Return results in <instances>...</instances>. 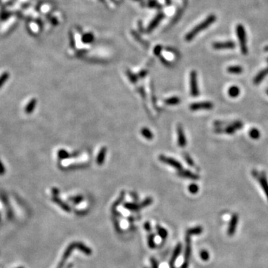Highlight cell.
<instances>
[{"instance_id":"83f0119b","label":"cell","mask_w":268,"mask_h":268,"mask_svg":"<svg viewBox=\"0 0 268 268\" xmlns=\"http://www.w3.org/2000/svg\"><path fill=\"white\" fill-rule=\"evenodd\" d=\"M127 75H128L129 79H130L132 82H133V83L137 80V78H136V76L134 75L133 74L130 73V72H127Z\"/></svg>"},{"instance_id":"5b68a950","label":"cell","mask_w":268,"mask_h":268,"mask_svg":"<svg viewBox=\"0 0 268 268\" xmlns=\"http://www.w3.org/2000/svg\"><path fill=\"white\" fill-rule=\"evenodd\" d=\"M212 108H213V104L208 101L194 103L190 105V110L193 111L200 110H212Z\"/></svg>"},{"instance_id":"3957f363","label":"cell","mask_w":268,"mask_h":268,"mask_svg":"<svg viewBox=\"0 0 268 268\" xmlns=\"http://www.w3.org/2000/svg\"><path fill=\"white\" fill-rule=\"evenodd\" d=\"M190 88L191 96L198 97L199 96V89L198 84V74L195 71H192L190 73Z\"/></svg>"},{"instance_id":"836d02e7","label":"cell","mask_w":268,"mask_h":268,"mask_svg":"<svg viewBox=\"0 0 268 268\" xmlns=\"http://www.w3.org/2000/svg\"><path fill=\"white\" fill-rule=\"evenodd\" d=\"M267 61H268V60H267Z\"/></svg>"},{"instance_id":"d4e9b609","label":"cell","mask_w":268,"mask_h":268,"mask_svg":"<svg viewBox=\"0 0 268 268\" xmlns=\"http://www.w3.org/2000/svg\"><path fill=\"white\" fill-rule=\"evenodd\" d=\"M58 157L61 159L68 158L69 157V154L64 150H60V151H58Z\"/></svg>"},{"instance_id":"6da1fadb","label":"cell","mask_w":268,"mask_h":268,"mask_svg":"<svg viewBox=\"0 0 268 268\" xmlns=\"http://www.w3.org/2000/svg\"><path fill=\"white\" fill-rule=\"evenodd\" d=\"M215 19H216V17H215V15H210V16H208L203 22H200L199 25H197L196 27H195V28L191 30V32L186 35L185 40H186L187 41L191 40L195 37L198 34H199L201 31H203V29L206 28L207 27L209 26L212 22H215Z\"/></svg>"},{"instance_id":"30bf717a","label":"cell","mask_w":268,"mask_h":268,"mask_svg":"<svg viewBox=\"0 0 268 268\" xmlns=\"http://www.w3.org/2000/svg\"><path fill=\"white\" fill-rule=\"evenodd\" d=\"M106 153H107V148L105 147H103L101 148L98 154L97 159H96V162L98 165H102L104 162V159L106 157Z\"/></svg>"},{"instance_id":"f546056e","label":"cell","mask_w":268,"mask_h":268,"mask_svg":"<svg viewBox=\"0 0 268 268\" xmlns=\"http://www.w3.org/2000/svg\"><path fill=\"white\" fill-rule=\"evenodd\" d=\"M159 229V232H160V235H162L163 237H165V236H166L167 232H165V231L164 230V229Z\"/></svg>"},{"instance_id":"4dcf8cb0","label":"cell","mask_w":268,"mask_h":268,"mask_svg":"<svg viewBox=\"0 0 268 268\" xmlns=\"http://www.w3.org/2000/svg\"><path fill=\"white\" fill-rule=\"evenodd\" d=\"M82 200V198L81 197H78V198H72V199H71V200H72V201H74V202L75 203H78V202H79V201H80Z\"/></svg>"},{"instance_id":"5bb4252c","label":"cell","mask_w":268,"mask_h":268,"mask_svg":"<svg viewBox=\"0 0 268 268\" xmlns=\"http://www.w3.org/2000/svg\"><path fill=\"white\" fill-rule=\"evenodd\" d=\"M228 94L231 98H236L240 94V89L236 86H232L229 87L228 90Z\"/></svg>"},{"instance_id":"7a4b0ae2","label":"cell","mask_w":268,"mask_h":268,"mask_svg":"<svg viewBox=\"0 0 268 268\" xmlns=\"http://www.w3.org/2000/svg\"><path fill=\"white\" fill-rule=\"evenodd\" d=\"M236 33L238 35V38L240 41L241 50L243 55H246L247 53V47H246V39L245 29L243 25L238 24L236 26Z\"/></svg>"},{"instance_id":"52a82bcc","label":"cell","mask_w":268,"mask_h":268,"mask_svg":"<svg viewBox=\"0 0 268 268\" xmlns=\"http://www.w3.org/2000/svg\"><path fill=\"white\" fill-rule=\"evenodd\" d=\"M238 219H239V217L237 214H234L232 215V218L230 219V222H229V227H228V230H227V234L229 235V236H232V235L235 234V230H236L237 228V224H238Z\"/></svg>"},{"instance_id":"7402d4cb","label":"cell","mask_w":268,"mask_h":268,"mask_svg":"<svg viewBox=\"0 0 268 268\" xmlns=\"http://www.w3.org/2000/svg\"><path fill=\"white\" fill-rule=\"evenodd\" d=\"M198 189H199V188H198V185H196V184H191L189 185V187H188V191L191 194H196V193H198Z\"/></svg>"},{"instance_id":"ac0fdd59","label":"cell","mask_w":268,"mask_h":268,"mask_svg":"<svg viewBox=\"0 0 268 268\" xmlns=\"http://www.w3.org/2000/svg\"><path fill=\"white\" fill-rule=\"evenodd\" d=\"M141 133H142V135L144 138L147 139L151 140V139H152L153 137H154V136H153V133H151V130H149V129L146 128V127L142 129Z\"/></svg>"},{"instance_id":"484cf974","label":"cell","mask_w":268,"mask_h":268,"mask_svg":"<svg viewBox=\"0 0 268 268\" xmlns=\"http://www.w3.org/2000/svg\"><path fill=\"white\" fill-rule=\"evenodd\" d=\"M200 258L204 261H207L209 259V253L206 250H203L200 252Z\"/></svg>"},{"instance_id":"d6986e66","label":"cell","mask_w":268,"mask_h":268,"mask_svg":"<svg viewBox=\"0 0 268 268\" xmlns=\"http://www.w3.org/2000/svg\"><path fill=\"white\" fill-rule=\"evenodd\" d=\"M249 135L253 139H258L260 137V132L258 129L256 128H252L249 132Z\"/></svg>"},{"instance_id":"8fae6325","label":"cell","mask_w":268,"mask_h":268,"mask_svg":"<svg viewBox=\"0 0 268 268\" xmlns=\"http://www.w3.org/2000/svg\"><path fill=\"white\" fill-rule=\"evenodd\" d=\"M267 75H268V67L266 68V69H263V70H262L260 72H259V74H258L256 76V78H254V80H253V82H254V84H256V85L259 84V83H260V82L262 81L264 78L265 76Z\"/></svg>"},{"instance_id":"277c9868","label":"cell","mask_w":268,"mask_h":268,"mask_svg":"<svg viewBox=\"0 0 268 268\" xmlns=\"http://www.w3.org/2000/svg\"><path fill=\"white\" fill-rule=\"evenodd\" d=\"M160 160L161 162L165 163V164H168V165H171V166H172L173 168H174L175 169L180 170V171L182 170V165H181V163L179 162L178 161H177V160H174V159L171 158V157H165V156H164V155H160Z\"/></svg>"},{"instance_id":"ba28073f","label":"cell","mask_w":268,"mask_h":268,"mask_svg":"<svg viewBox=\"0 0 268 268\" xmlns=\"http://www.w3.org/2000/svg\"><path fill=\"white\" fill-rule=\"evenodd\" d=\"M191 235H187L186 237V248H185V260H184V264L182 265V268H187L188 266V261H189L190 256H191V239H190Z\"/></svg>"},{"instance_id":"4fadbf2b","label":"cell","mask_w":268,"mask_h":268,"mask_svg":"<svg viewBox=\"0 0 268 268\" xmlns=\"http://www.w3.org/2000/svg\"><path fill=\"white\" fill-rule=\"evenodd\" d=\"M259 182H260L261 185H262V187L263 188L264 191L265 195H266L267 198V200H268V182H267V181L266 177H265L264 175H262L261 177H259Z\"/></svg>"},{"instance_id":"1f68e13d","label":"cell","mask_w":268,"mask_h":268,"mask_svg":"<svg viewBox=\"0 0 268 268\" xmlns=\"http://www.w3.org/2000/svg\"><path fill=\"white\" fill-rule=\"evenodd\" d=\"M267 94H268V89H267Z\"/></svg>"},{"instance_id":"e0dca14e","label":"cell","mask_w":268,"mask_h":268,"mask_svg":"<svg viewBox=\"0 0 268 268\" xmlns=\"http://www.w3.org/2000/svg\"><path fill=\"white\" fill-rule=\"evenodd\" d=\"M36 104H37L36 99H32V100L30 101L29 103H28L26 106V108H25V112H26L28 114H29V113H32V112L34 110V109Z\"/></svg>"},{"instance_id":"ffe728a7","label":"cell","mask_w":268,"mask_h":268,"mask_svg":"<svg viewBox=\"0 0 268 268\" xmlns=\"http://www.w3.org/2000/svg\"><path fill=\"white\" fill-rule=\"evenodd\" d=\"M180 102V99L177 97H171L165 101V103L168 105H176Z\"/></svg>"},{"instance_id":"f1b7e54d","label":"cell","mask_w":268,"mask_h":268,"mask_svg":"<svg viewBox=\"0 0 268 268\" xmlns=\"http://www.w3.org/2000/svg\"><path fill=\"white\" fill-rule=\"evenodd\" d=\"M4 172H5V168H4V166H3V165L2 164V162H0V174L2 175V174H4Z\"/></svg>"},{"instance_id":"603a6c76","label":"cell","mask_w":268,"mask_h":268,"mask_svg":"<svg viewBox=\"0 0 268 268\" xmlns=\"http://www.w3.org/2000/svg\"><path fill=\"white\" fill-rule=\"evenodd\" d=\"M8 78H9L8 73L5 72V73L2 74V75H1V77H0V87H1V86L4 84V83L8 80Z\"/></svg>"},{"instance_id":"4316f807","label":"cell","mask_w":268,"mask_h":268,"mask_svg":"<svg viewBox=\"0 0 268 268\" xmlns=\"http://www.w3.org/2000/svg\"><path fill=\"white\" fill-rule=\"evenodd\" d=\"M184 158H185V160H186L187 163H188V165H194V162H193L192 159L191 158V157H190V156L188 155V154H184Z\"/></svg>"},{"instance_id":"7c38bea8","label":"cell","mask_w":268,"mask_h":268,"mask_svg":"<svg viewBox=\"0 0 268 268\" xmlns=\"http://www.w3.org/2000/svg\"><path fill=\"white\" fill-rule=\"evenodd\" d=\"M178 174L180 176V177L191 179V180H198V178H199V177H198L197 174H195L194 173L191 172V171H181L179 172Z\"/></svg>"},{"instance_id":"d6a6232c","label":"cell","mask_w":268,"mask_h":268,"mask_svg":"<svg viewBox=\"0 0 268 268\" xmlns=\"http://www.w3.org/2000/svg\"><path fill=\"white\" fill-rule=\"evenodd\" d=\"M18 268H24V267H18Z\"/></svg>"},{"instance_id":"9a60e30c","label":"cell","mask_w":268,"mask_h":268,"mask_svg":"<svg viewBox=\"0 0 268 268\" xmlns=\"http://www.w3.org/2000/svg\"><path fill=\"white\" fill-rule=\"evenodd\" d=\"M227 72L230 74H241L243 72V68L240 66H231L227 68Z\"/></svg>"},{"instance_id":"8992f818","label":"cell","mask_w":268,"mask_h":268,"mask_svg":"<svg viewBox=\"0 0 268 268\" xmlns=\"http://www.w3.org/2000/svg\"><path fill=\"white\" fill-rule=\"evenodd\" d=\"M213 48L217 50H223V49H232L235 47V42L232 41H226V42H215L212 45Z\"/></svg>"},{"instance_id":"9c48e42d","label":"cell","mask_w":268,"mask_h":268,"mask_svg":"<svg viewBox=\"0 0 268 268\" xmlns=\"http://www.w3.org/2000/svg\"><path fill=\"white\" fill-rule=\"evenodd\" d=\"M177 137H178V145L181 147H185L186 145V139L180 124L177 126Z\"/></svg>"},{"instance_id":"2e32d148","label":"cell","mask_w":268,"mask_h":268,"mask_svg":"<svg viewBox=\"0 0 268 268\" xmlns=\"http://www.w3.org/2000/svg\"><path fill=\"white\" fill-rule=\"evenodd\" d=\"M53 201L55 203L57 204V205H59V206L61 207V208H63V210L66 211V212H69V211H70V208H69V205H66V204L65 203H63V201L59 199V198H57V197H55V198H53Z\"/></svg>"},{"instance_id":"44dd1931","label":"cell","mask_w":268,"mask_h":268,"mask_svg":"<svg viewBox=\"0 0 268 268\" xmlns=\"http://www.w3.org/2000/svg\"><path fill=\"white\" fill-rule=\"evenodd\" d=\"M202 232H203V228L200 227V226H197V227L190 229L187 232V235H200V234L202 233Z\"/></svg>"},{"instance_id":"cb8c5ba5","label":"cell","mask_w":268,"mask_h":268,"mask_svg":"<svg viewBox=\"0 0 268 268\" xmlns=\"http://www.w3.org/2000/svg\"><path fill=\"white\" fill-rule=\"evenodd\" d=\"M235 130H236V129L235 128V127H234L232 124H231V125L228 126V127L225 129L224 132L226 133H227V134H232V133H235Z\"/></svg>"}]
</instances>
